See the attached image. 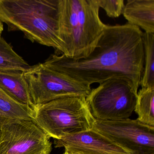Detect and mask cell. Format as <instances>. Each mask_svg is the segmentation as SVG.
I'll use <instances>...</instances> for the list:
<instances>
[{"label":"cell","instance_id":"cell-10","mask_svg":"<svg viewBox=\"0 0 154 154\" xmlns=\"http://www.w3.org/2000/svg\"><path fill=\"white\" fill-rule=\"evenodd\" d=\"M122 14L129 24L154 33V0H128Z\"/></svg>","mask_w":154,"mask_h":154},{"label":"cell","instance_id":"cell-8","mask_svg":"<svg viewBox=\"0 0 154 154\" xmlns=\"http://www.w3.org/2000/svg\"><path fill=\"white\" fill-rule=\"evenodd\" d=\"M49 138L34 120L11 122L0 128V154H50Z\"/></svg>","mask_w":154,"mask_h":154},{"label":"cell","instance_id":"cell-5","mask_svg":"<svg viewBox=\"0 0 154 154\" xmlns=\"http://www.w3.org/2000/svg\"><path fill=\"white\" fill-rule=\"evenodd\" d=\"M137 93L127 82L110 79L91 89L86 100L95 119L118 121L129 119L134 111Z\"/></svg>","mask_w":154,"mask_h":154},{"label":"cell","instance_id":"cell-1","mask_svg":"<svg viewBox=\"0 0 154 154\" xmlns=\"http://www.w3.org/2000/svg\"><path fill=\"white\" fill-rule=\"evenodd\" d=\"M143 35L139 28L128 23L105 25L96 47L86 58L74 60L52 54L43 64L89 86L110 79L124 80L137 93L144 68Z\"/></svg>","mask_w":154,"mask_h":154},{"label":"cell","instance_id":"cell-2","mask_svg":"<svg viewBox=\"0 0 154 154\" xmlns=\"http://www.w3.org/2000/svg\"><path fill=\"white\" fill-rule=\"evenodd\" d=\"M0 21L9 31H22L32 43L63 53L59 0H0Z\"/></svg>","mask_w":154,"mask_h":154},{"label":"cell","instance_id":"cell-11","mask_svg":"<svg viewBox=\"0 0 154 154\" xmlns=\"http://www.w3.org/2000/svg\"><path fill=\"white\" fill-rule=\"evenodd\" d=\"M0 88L16 101L29 106L34 110L35 105L24 72L0 71Z\"/></svg>","mask_w":154,"mask_h":154},{"label":"cell","instance_id":"cell-4","mask_svg":"<svg viewBox=\"0 0 154 154\" xmlns=\"http://www.w3.org/2000/svg\"><path fill=\"white\" fill-rule=\"evenodd\" d=\"M34 111V121L54 139L92 129L95 120L85 97L57 99L35 105Z\"/></svg>","mask_w":154,"mask_h":154},{"label":"cell","instance_id":"cell-16","mask_svg":"<svg viewBox=\"0 0 154 154\" xmlns=\"http://www.w3.org/2000/svg\"><path fill=\"white\" fill-rule=\"evenodd\" d=\"M100 8H102L106 15L111 18H117L123 13L125 4L124 0H97Z\"/></svg>","mask_w":154,"mask_h":154},{"label":"cell","instance_id":"cell-17","mask_svg":"<svg viewBox=\"0 0 154 154\" xmlns=\"http://www.w3.org/2000/svg\"><path fill=\"white\" fill-rule=\"evenodd\" d=\"M3 31V23L0 21V36H1L2 34Z\"/></svg>","mask_w":154,"mask_h":154},{"label":"cell","instance_id":"cell-14","mask_svg":"<svg viewBox=\"0 0 154 154\" xmlns=\"http://www.w3.org/2000/svg\"><path fill=\"white\" fill-rule=\"evenodd\" d=\"M12 46L0 36V71H27L31 67Z\"/></svg>","mask_w":154,"mask_h":154},{"label":"cell","instance_id":"cell-7","mask_svg":"<svg viewBox=\"0 0 154 154\" xmlns=\"http://www.w3.org/2000/svg\"><path fill=\"white\" fill-rule=\"evenodd\" d=\"M92 129L130 154H154V127L137 119H95Z\"/></svg>","mask_w":154,"mask_h":154},{"label":"cell","instance_id":"cell-3","mask_svg":"<svg viewBox=\"0 0 154 154\" xmlns=\"http://www.w3.org/2000/svg\"><path fill=\"white\" fill-rule=\"evenodd\" d=\"M97 0H59V33L63 54L77 60L87 57L97 45L105 25Z\"/></svg>","mask_w":154,"mask_h":154},{"label":"cell","instance_id":"cell-13","mask_svg":"<svg viewBox=\"0 0 154 154\" xmlns=\"http://www.w3.org/2000/svg\"><path fill=\"white\" fill-rule=\"evenodd\" d=\"M134 111L137 114V120L154 127V87L141 88L137 92Z\"/></svg>","mask_w":154,"mask_h":154},{"label":"cell","instance_id":"cell-18","mask_svg":"<svg viewBox=\"0 0 154 154\" xmlns=\"http://www.w3.org/2000/svg\"><path fill=\"white\" fill-rule=\"evenodd\" d=\"M63 154H66V153H64Z\"/></svg>","mask_w":154,"mask_h":154},{"label":"cell","instance_id":"cell-6","mask_svg":"<svg viewBox=\"0 0 154 154\" xmlns=\"http://www.w3.org/2000/svg\"><path fill=\"white\" fill-rule=\"evenodd\" d=\"M24 74L35 105L66 97L86 98L91 90V86L51 70L43 63L31 66Z\"/></svg>","mask_w":154,"mask_h":154},{"label":"cell","instance_id":"cell-12","mask_svg":"<svg viewBox=\"0 0 154 154\" xmlns=\"http://www.w3.org/2000/svg\"><path fill=\"white\" fill-rule=\"evenodd\" d=\"M34 114L32 108L16 101L0 88V128L14 121H34Z\"/></svg>","mask_w":154,"mask_h":154},{"label":"cell","instance_id":"cell-15","mask_svg":"<svg viewBox=\"0 0 154 154\" xmlns=\"http://www.w3.org/2000/svg\"><path fill=\"white\" fill-rule=\"evenodd\" d=\"M144 64L141 88L154 87V33H143Z\"/></svg>","mask_w":154,"mask_h":154},{"label":"cell","instance_id":"cell-9","mask_svg":"<svg viewBox=\"0 0 154 154\" xmlns=\"http://www.w3.org/2000/svg\"><path fill=\"white\" fill-rule=\"evenodd\" d=\"M54 144L66 154H130L93 129L54 139Z\"/></svg>","mask_w":154,"mask_h":154}]
</instances>
